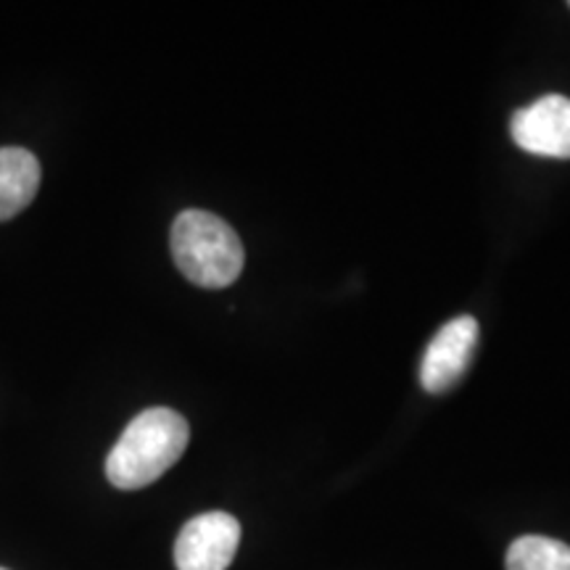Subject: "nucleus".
<instances>
[{"instance_id":"7ed1b4c3","label":"nucleus","mask_w":570,"mask_h":570,"mask_svg":"<svg viewBox=\"0 0 570 570\" xmlns=\"http://www.w3.org/2000/svg\"><path fill=\"white\" fill-rule=\"evenodd\" d=\"M240 523L227 512H204L175 541L177 570H227L238 552Z\"/></svg>"},{"instance_id":"f257e3e1","label":"nucleus","mask_w":570,"mask_h":570,"mask_svg":"<svg viewBox=\"0 0 570 570\" xmlns=\"http://www.w3.org/2000/svg\"><path fill=\"white\" fill-rule=\"evenodd\" d=\"M188 441L190 428L180 412L142 410L106 458V479L125 491L148 487L183 458Z\"/></svg>"},{"instance_id":"6e6552de","label":"nucleus","mask_w":570,"mask_h":570,"mask_svg":"<svg viewBox=\"0 0 570 570\" xmlns=\"http://www.w3.org/2000/svg\"><path fill=\"white\" fill-rule=\"evenodd\" d=\"M0 570H6V568H0Z\"/></svg>"},{"instance_id":"f03ea898","label":"nucleus","mask_w":570,"mask_h":570,"mask_svg":"<svg viewBox=\"0 0 570 570\" xmlns=\"http://www.w3.org/2000/svg\"><path fill=\"white\" fill-rule=\"evenodd\" d=\"M169 246L177 269L202 288H227L244 273L246 252L238 233L212 212L185 209L177 214Z\"/></svg>"},{"instance_id":"423d86ee","label":"nucleus","mask_w":570,"mask_h":570,"mask_svg":"<svg viewBox=\"0 0 570 570\" xmlns=\"http://www.w3.org/2000/svg\"><path fill=\"white\" fill-rule=\"evenodd\" d=\"M40 161L19 146L0 148V223L17 217L32 204L40 188Z\"/></svg>"},{"instance_id":"39448f33","label":"nucleus","mask_w":570,"mask_h":570,"mask_svg":"<svg viewBox=\"0 0 570 570\" xmlns=\"http://www.w3.org/2000/svg\"><path fill=\"white\" fill-rule=\"evenodd\" d=\"M518 148L544 159H570V98L550 92L510 119Z\"/></svg>"},{"instance_id":"20e7f679","label":"nucleus","mask_w":570,"mask_h":570,"mask_svg":"<svg viewBox=\"0 0 570 570\" xmlns=\"http://www.w3.org/2000/svg\"><path fill=\"white\" fill-rule=\"evenodd\" d=\"M479 346V320L473 315H460L441 327L428 344L423 362H420V383L431 394L458 386V381L468 373Z\"/></svg>"},{"instance_id":"0eeeda50","label":"nucleus","mask_w":570,"mask_h":570,"mask_svg":"<svg viewBox=\"0 0 570 570\" xmlns=\"http://www.w3.org/2000/svg\"><path fill=\"white\" fill-rule=\"evenodd\" d=\"M508 570H570V547L550 537H520L510 544Z\"/></svg>"}]
</instances>
